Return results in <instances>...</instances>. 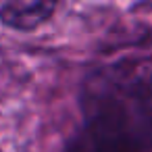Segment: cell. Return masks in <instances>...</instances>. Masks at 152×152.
<instances>
[{
  "label": "cell",
  "mask_w": 152,
  "mask_h": 152,
  "mask_svg": "<svg viewBox=\"0 0 152 152\" xmlns=\"http://www.w3.org/2000/svg\"><path fill=\"white\" fill-rule=\"evenodd\" d=\"M83 125L67 152H152V96L133 98L96 71L81 90Z\"/></svg>",
  "instance_id": "1"
},
{
  "label": "cell",
  "mask_w": 152,
  "mask_h": 152,
  "mask_svg": "<svg viewBox=\"0 0 152 152\" xmlns=\"http://www.w3.org/2000/svg\"><path fill=\"white\" fill-rule=\"evenodd\" d=\"M56 11L54 2L42 0H13L0 7V21L17 31H31L46 23Z\"/></svg>",
  "instance_id": "3"
},
{
  "label": "cell",
  "mask_w": 152,
  "mask_h": 152,
  "mask_svg": "<svg viewBox=\"0 0 152 152\" xmlns=\"http://www.w3.org/2000/svg\"><path fill=\"white\" fill-rule=\"evenodd\" d=\"M106 83L133 98L152 96V34L140 27L113 34L94 69Z\"/></svg>",
  "instance_id": "2"
}]
</instances>
